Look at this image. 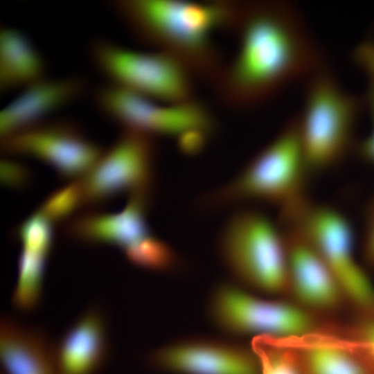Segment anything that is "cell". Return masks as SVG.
I'll return each instance as SVG.
<instances>
[{
	"label": "cell",
	"mask_w": 374,
	"mask_h": 374,
	"mask_svg": "<svg viewBox=\"0 0 374 374\" xmlns=\"http://www.w3.org/2000/svg\"><path fill=\"white\" fill-rule=\"evenodd\" d=\"M154 148L152 136L124 129L82 177L84 204H96L123 192L150 191Z\"/></svg>",
	"instance_id": "cell-10"
},
{
	"label": "cell",
	"mask_w": 374,
	"mask_h": 374,
	"mask_svg": "<svg viewBox=\"0 0 374 374\" xmlns=\"http://www.w3.org/2000/svg\"><path fill=\"white\" fill-rule=\"evenodd\" d=\"M281 217L318 253L344 294L362 306L374 308V287L355 258L353 229L341 213L303 197Z\"/></svg>",
	"instance_id": "cell-6"
},
{
	"label": "cell",
	"mask_w": 374,
	"mask_h": 374,
	"mask_svg": "<svg viewBox=\"0 0 374 374\" xmlns=\"http://www.w3.org/2000/svg\"><path fill=\"white\" fill-rule=\"evenodd\" d=\"M365 101L371 115V128L359 143V152L362 159L374 166V82L369 83Z\"/></svg>",
	"instance_id": "cell-26"
},
{
	"label": "cell",
	"mask_w": 374,
	"mask_h": 374,
	"mask_svg": "<svg viewBox=\"0 0 374 374\" xmlns=\"http://www.w3.org/2000/svg\"><path fill=\"white\" fill-rule=\"evenodd\" d=\"M30 173L23 165L3 159L1 163V180L8 186L19 188L30 180Z\"/></svg>",
	"instance_id": "cell-25"
},
{
	"label": "cell",
	"mask_w": 374,
	"mask_h": 374,
	"mask_svg": "<svg viewBox=\"0 0 374 374\" xmlns=\"http://www.w3.org/2000/svg\"><path fill=\"white\" fill-rule=\"evenodd\" d=\"M4 152L29 156L52 166L65 178L83 177L104 151L69 122H43L2 139Z\"/></svg>",
	"instance_id": "cell-11"
},
{
	"label": "cell",
	"mask_w": 374,
	"mask_h": 374,
	"mask_svg": "<svg viewBox=\"0 0 374 374\" xmlns=\"http://www.w3.org/2000/svg\"><path fill=\"white\" fill-rule=\"evenodd\" d=\"M49 253L22 247L18 262L17 281L12 296V303L17 310L30 312L39 304Z\"/></svg>",
	"instance_id": "cell-19"
},
{
	"label": "cell",
	"mask_w": 374,
	"mask_h": 374,
	"mask_svg": "<svg viewBox=\"0 0 374 374\" xmlns=\"http://www.w3.org/2000/svg\"><path fill=\"white\" fill-rule=\"evenodd\" d=\"M355 63L374 82V40L359 43L353 53Z\"/></svg>",
	"instance_id": "cell-27"
},
{
	"label": "cell",
	"mask_w": 374,
	"mask_h": 374,
	"mask_svg": "<svg viewBox=\"0 0 374 374\" xmlns=\"http://www.w3.org/2000/svg\"><path fill=\"white\" fill-rule=\"evenodd\" d=\"M287 244V283L303 304L330 309L337 305L343 293L336 278L314 249L290 229Z\"/></svg>",
	"instance_id": "cell-15"
},
{
	"label": "cell",
	"mask_w": 374,
	"mask_h": 374,
	"mask_svg": "<svg viewBox=\"0 0 374 374\" xmlns=\"http://www.w3.org/2000/svg\"><path fill=\"white\" fill-rule=\"evenodd\" d=\"M219 249L226 266L244 283L269 294L287 285L285 233L262 213L242 209L232 215L221 232Z\"/></svg>",
	"instance_id": "cell-5"
},
{
	"label": "cell",
	"mask_w": 374,
	"mask_h": 374,
	"mask_svg": "<svg viewBox=\"0 0 374 374\" xmlns=\"http://www.w3.org/2000/svg\"><path fill=\"white\" fill-rule=\"evenodd\" d=\"M312 374H365L344 350L330 345H314L306 350Z\"/></svg>",
	"instance_id": "cell-20"
},
{
	"label": "cell",
	"mask_w": 374,
	"mask_h": 374,
	"mask_svg": "<svg viewBox=\"0 0 374 374\" xmlns=\"http://www.w3.org/2000/svg\"><path fill=\"white\" fill-rule=\"evenodd\" d=\"M44 60L21 31L3 26L0 31V88L18 91L46 76Z\"/></svg>",
	"instance_id": "cell-18"
},
{
	"label": "cell",
	"mask_w": 374,
	"mask_h": 374,
	"mask_svg": "<svg viewBox=\"0 0 374 374\" xmlns=\"http://www.w3.org/2000/svg\"><path fill=\"white\" fill-rule=\"evenodd\" d=\"M0 357L5 374H59L46 336L3 317Z\"/></svg>",
	"instance_id": "cell-17"
},
{
	"label": "cell",
	"mask_w": 374,
	"mask_h": 374,
	"mask_svg": "<svg viewBox=\"0 0 374 374\" xmlns=\"http://www.w3.org/2000/svg\"><path fill=\"white\" fill-rule=\"evenodd\" d=\"M17 237L22 247L50 253L53 238L52 222L37 211L18 227Z\"/></svg>",
	"instance_id": "cell-24"
},
{
	"label": "cell",
	"mask_w": 374,
	"mask_h": 374,
	"mask_svg": "<svg viewBox=\"0 0 374 374\" xmlns=\"http://www.w3.org/2000/svg\"><path fill=\"white\" fill-rule=\"evenodd\" d=\"M157 368L183 374H258L256 360L236 344L195 339L176 342L154 352Z\"/></svg>",
	"instance_id": "cell-12"
},
{
	"label": "cell",
	"mask_w": 374,
	"mask_h": 374,
	"mask_svg": "<svg viewBox=\"0 0 374 374\" xmlns=\"http://www.w3.org/2000/svg\"><path fill=\"white\" fill-rule=\"evenodd\" d=\"M363 103L326 69L308 80L302 111L295 119L309 170L330 168L345 158Z\"/></svg>",
	"instance_id": "cell-4"
},
{
	"label": "cell",
	"mask_w": 374,
	"mask_h": 374,
	"mask_svg": "<svg viewBox=\"0 0 374 374\" xmlns=\"http://www.w3.org/2000/svg\"><path fill=\"white\" fill-rule=\"evenodd\" d=\"M89 54L109 84L166 103L190 100V68L171 53L132 50L101 39L91 44Z\"/></svg>",
	"instance_id": "cell-7"
},
{
	"label": "cell",
	"mask_w": 374,
	"mask_h": 374,
	"mask_svg": "<svg viewBox=\"0 0 374 374\" xmlns=\"http://www.w3.org/2000/svg\"><path fill=\"white\" fill-rule=\"evenodd\" d=\"M208 313L216 326L232 334L297 337L306 335L313 326L301 309L256 297L229 284L215 289Z\"/></svg>",
	"instance_id": "cell-8"
},
{
	"label": "cell",
	"mask_w": 374,
	"mask_h": 374,
	"mask_svg": "<svg viewBox=\"0 0 374 374\" xmlns=\"http://www.w3.org/2000/svg\"><path fill=\"white\" fill-rule=\"evenodd\" d=\"M3 374H5L4 373Z\"/></svg>",
	"instance_id": "cell-30"
},
{
	"label": "cell",
	"mask_w": 374,
	"mask_h": 374,
	"mask_svg": "<svg viewBox=\"0 0 374 374\" xmlns=\"http://www.w3.org/2000/svg\"><path fill=\"white\" fill-rule=\"evenodd\" d=\"M150 191L131 194L125 208L116 214H87L71 221L66 233L74 240L112 243L125 251L152 235L147 223Z\"/></svg>",
	"instance_id": "cell-14"
},
{
	"label": "cell",
	"mask_w": 374,
	"mask_h": 374,
	"mask_svg": "<svg viewBox=\"0 0 374 374\" xmlns=\"http://www.w3.org/2000/svg\"><path fill=\"white\" fill-rule=\"evenodd\" d=\"M125 252L131 262L150 269L168 271L175 269L178 264L172 249L153 235Z\"/></svg>",
	"instance_id": "cell-21"
},
{
	"label": "cell",
	"mask_w": 374,
	"mask_h": 374,
	"mask_svg": "<svg viewBox=\"0 0 374 374\" xmlns=\"http://www.w3.org/2000/svg\"><path fill=\"white\" fill-rule=\"evenodd\" d=\"M83 203L80 180L52 193L37 211L52 223L64 220Z\"/></svg>",
	"instance_id": "cell-23"
},
{
	"label": "cell",
	"mask_w": 374,
	"mask_h": 374,
	"mask_svg": "<svg viewBox=\"0 0 374 374\" xmlns=\"http://www.w3.org/2000/svg\"><path fill=\"white\" fill-rule=\"evenodd\" d=\"M52 348L59 374H96L108 355L106 321L100 310H87Z\"/></svg>",
	"instance_id": "cell-16"
},
{
	"label": "cell",
	"mask_w": 374,
	"mask_h": 374,
	"mask_svg": "<svg viewBox=\"0 0 374 374\" xmlns=\"http://www.w3.org/2000/svg\"><path fill=\"white\" fill-rule=\"evenodd\" d=\"M308 170L294 118L233 181L207 195L202 204L214 207L258 201L278 206L282 211L304 197Z\"/></svg>",
	"instance_id": "cell-3"
},
{
	"label": "cell",
	"mask_w": 374,
	"mask_h": 374,
	"mask_svg": "<svg viewBox=\"0 0 374 374\" xmlns=\"http://www.w3.org/2000/svg\"><path fill=\"white\" fill-rule=\"evenodd\" d=\"M112 8L143 42L171 53L190 69L211 66L210 37L240 8L172 0H124Z\"/></svg>",
	"instance_id": "cell-2"
},
{
	"label": "cell",
	"mask_w": 374,
	"mask_h": 374,
	"mask_svg": "<svg viewBox=\"0 0 374 374\" xmlns=\"http://www.w3.org/2000/svg\"><path fill=\"white\" fill-rule=\"evenodd\" d=\"M98 109L124 129L148 135L177 136L201 131L210 133L213 123L202 107L191 100L166 103L107 84L96 95Z\"/></svg>",
	"instance_id": "cell-9"
},
{
	"label": "cell",
	"mask_w": 374,
	"mask_h": 374,
	"mask_svg": "<svg viewBox=\"0 0 374 374\" xmlns=\"http://www.w3.org/2000/svg\"><path fill=\"white\" fill-rule=\"evenodd\" d=\"M237 24L240 47L223 80L226 99L235 107L257 105L326 69L322 49L290 3L242 8Z\"/></svg>",
	"instance_id": "cell-1"
},
{
	"label": "cell",
	"mask_w": 374,
	"mask_h": 374,
	"mask_svg": "<svg viewBox=\"0 0 374 374\" xmlns=\"http://www.w3.org/2000/svg\"><path fill=\"white\" fill-rule=\"evenodd\" d=\"M262 374H299L293 355L282 350L271 337L260 336L253 343Z\"/></svg>",
	"instance_id": "cell-22"
},
{
	"label": "cell",
	"mask_w": 374,
	"mask_h": 374,
	"mask_svg": "<svg viewBox=\"0 0 374 374\" xmlns=\"http://www.w3.org/2000/svg\"><path fill=\"white\" fill-rule=\"evenodd\" d=\"M366 226L364 252L368 262L374 266V208Z\"/></svg>",
	"instance_id": "cell-28"
},
{
	"label": "cell",
	"mask_w": 374,
	"mask_h": 374,
	"mask_svg": "<svg viewBox=\"0 0 374 374\" xmlns=\"http://www.w3.org/2000/svg\"><path fill=\"white\" fill-rule=\"evenodd\" d=\"M86 87V82L78 76L46 75L17 91L0 112L1 138L45 122L51 114L82 97Z\"/></svg>",
	"instance_id": "cell-13"
},
{
	"label": "cell",
	"mask_w": 374,
	"mask_h": 374,
	"mask_svg": "<svg viewBox=\"0 0 374 374\" xmlns=\"http://www.w3.org/2000/svg\"><path fill=\"white\" fill-rule=\"evenodd\" d=\"M361 344L374 357V321L364 323L359 332Z\"/></svg>",
	"instance_id": "cell-29"
}]
</instances>
